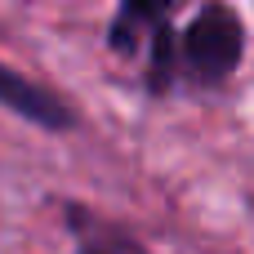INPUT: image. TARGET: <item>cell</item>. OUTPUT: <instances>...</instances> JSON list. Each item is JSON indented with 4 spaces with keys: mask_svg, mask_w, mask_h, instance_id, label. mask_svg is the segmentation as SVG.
I'll use <instances>...</instances> for the list:
<instances>
[{
    "mask_svg": "<svg viewBox=\"0 0 254 254\" xmlns=\"http://www.w3.org/2000/svg\"><path fill=\"white\" fill-rule=\"evenodd\" d=\"M241 49H246V27H241V18H237L228 4H205V9L192 18L188 36H183L188 71H192L196 80H210V85L237 71Z\"/></svg>",
    "mask_w": 254,
    "mask_h": 254,
    "instance_id": "6da1fadb",
    "label": "cell"
},
{
    "mask_svg": "<svg viewBox=\"0 0 254 254\" xmlns=\"http://www.w3.org/2000/svg\"><path fill=\"white\" fill-rule=\"evenodd\" d=\"M0 107H9V112L36 121V125H49V129H67V125H71V112H67L49 89L31 85L27 76L9 71L4 63H0Z\"/></svg>",
    "mask_w": 254,
    "mask_h": 254,
    "instance_id": "7a4b0ae2",
    "label": "cell"
},
{
    "mask_svg": "<svg viewBox=\"0 0 254 254\" xmlns=\"http://www.w3.org/2000/svg\"><path fill=\"white\" fill-rule=\"evenodd\" d=\"M174 4H179V0H121V13H116V22H112V49L129 58V54L143 45L147 31L156 36L161 27H170Z\"/></svg>",
    "mask_w": 254,
    "mask_h": 254,
    "instance_id": "3957f363",
    "label": "cell"
},
{
    "mask_svg": "<svg viewBox=\"0 0 254 254\" xmlns=\"http://www.w3.org/2000/svg\"><path fill=\"white\" fill-rule=\"evenodd\" d=\"M76 254H143V246L107 223H80V250Z\"/></svg>",
    "mask_w": 254,
    "mask_h": 254,
    "instance_id": "277c9868",
    "label": "cell"
}]
</instances>
